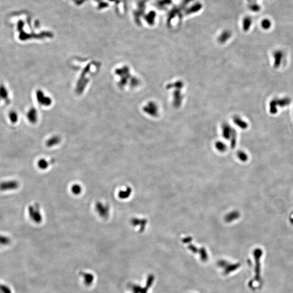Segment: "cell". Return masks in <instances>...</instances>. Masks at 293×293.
Wrapping results in <instances>:
<instances>
[{
  "mask_svg": "<svg viewBox=\"0 0 293 293\" xmlns=\"http://www.w3.org/2000/svg\"><path fill=\"white\" fill-rule=\"evenodd\" d=\"M71 191L74 195H79L82 192V187L79 184H74L71 187Z\"/></svg>",
  "mask_w": 293,
  "mask_h": 293,
  "instance_id": "9",
  "label": "cell"
},
{
  "mask_svg": "<svg viewBox=\"0 0 293 293\" xmlns=\"http://www.w3.org/2000/svg\"><path fill=\"white\" fill-rule=\"evenodd\" d=\"M28 118L31 122L34 123L36 121V111L34 109H32L28 113Z\"/></svg>",
  "mask_w": 293,
  "mask_h": 293,
  "instance_id": "11",
  "label": "cell"
},
{
  "mask_svg": "<svg viewBox=\"0 0 293 293\" xmlns=\"http://www.w3.org/2000/svg\"><path fill=\"white\" fill-rule=\"evenodd\" d=\"M60 138L58 136H53L52 138L49 139L47 140L46 142V145L48 147H52L53 146H55L56 145L59 144L60 142Z\"/></svg>",
  "mask_w": 293,
  "mask_h": 293,
  "instance_id": "7",
  "label": "cell"
},
{
  "mask_svg": "<svg viewBox=\"0 0 293 293\" xmlns=\"http://www.w3.org/2000/svg\"><path fill=\"white\" fill-rule=\"evenodd\" d=\"M10 242L9 239L3 235H0V243L3 244H7Z\"/></svg>",
  "mask_w": 293,
  "mask_h": 293,
  "instance_id": "12",
  "label": "cell"
},
{
  "mask_svg": "<svg viewBox=\"0 0 293 293\" xmlns=\"http://www.w3.org/2000/svg\"><path fill=\"white\" fill-rule=\"evenodd\" d=\"M30 218L37 224H40L43 221V216L40 212V207L38 203H35L30 205L28 208Z\"/></svg>",
  "mask_w": 293,
  "mask_h": 293,
  "instance_id": "1",
  "label": "cell"
},
{
  "mask_svg": "<svg viewBox=\"0 0 293 293\" xmlns=\"http://www.w3.org/2000/svg\"><path fill=\"white\" fill-rule=\"evenodd\" d=\"M132 189L129 187L126 188L125 190H121L118 192V197L121 199H126L130 197Z\"/></svg>",
  "mask_w": 293,
  "mask_h": 293,
  "instance_id": "6",
  "label": "cell"
},
{
  "mask_svg": "<svg viewBox=\"0 0 293 293\" xmlns=\"http://www.w3.org/2000/svg\"><path fill=\"white\" fill-rule=\"evenodd\" d=\"M1 97H0V101H1Z\"/></svg>",
  "mask_w": 293,
  "mask_h": 293,
  "instance_id": "13",
  "label": "cell"
},
{
  "mask_svg": "<svg viewBox=\"0 0 293 293\" xmlns=\"http://www.w3.org/2000/svg\"><path fill=\"white\" fill-rule=\"evenodd\" d=\"M55 160L54 159H51L50 161H47L45 159H41L39 160L38 166L40 169L42 170H45L47 169L51 164L55 163Z\"/></svg>",
  "mask_w": 293,
  "mask_h": 293,
  "instance_id": "4",
  "label": "cell"
},
{
  "mask_svg": "<svg viewBox=\"0 0 293 293\" xmlns=\"http://www.w3.org/2000/svg\"><path fill=\"white\" fill-rule=\"evenodd\" d=\"M9 117L10 120L13 123H16L18 120V116L17 113L14 111H12L10 112Z\"/></svg>",
  "mask_w": 293,
  "mask_h": 293,
  "instance_id": "10",
  "label": "cell"
},
{
  "mask_svg": "<svg viewBox=\"0 0 293 293\" xmlns=\"http://www.w3.org/2000/svg\"><path fill=\"white\" fill-rule=\"evenodd\" d=\"M95 210L99 216L102 218L107 219L110 214V206L103 202H97L95 204Z\"/></svg>",
  "mask_w": 293,
  "mask_h": 293,
  "instance_id": "2",
  "label": "cell"
},
{
  "mask_svg": "<svg viewBox=\"0 0 293 293\" xmlns=\"http://www.w3.org/2000/svg\"><path fill=\"white\" fill-rule=\"evenodd\" d=\"M19 183L16 180H9L0 183V191H7L15 190L19 187Z\"/></svg>",
  "mask_w": 293,
  "mask_h": 293,
  "instance_id": "3",
  "label": "cell"
},
{
  "mask_svg": "<svg viewBox=\"0 0 293 293\" xmlns=\"http://www.w3.org/2000/svg\"><path fill=\"white\" fill-rule=\"evenodd\" d=\"M131 224L133 226H140L141 229L143 228L145 225V221L144 219H140L138 218H133L131 220Z\"/></svg>",
  "mask_w": 293,
  "mask_h": 293,
  "instance_id": "8",
  "label": "cell"
},
{
  "mask_svg": "<svg viewBox=\"0 0 293 293\" xmlns=\"http://www.w3.org/2000/svg\"><path fill=\"white\" fill-rule=\"evenodd\" d=\"M0 97L1 99H3L6 103L9 104L10 100L8 97V92L4 85H1L0 86Z\"/></svg>",
  "mask_w": 293,
  "mask_h": 293,
  "instance_id": "5",
  "label": "cell"
}]
</instances>
